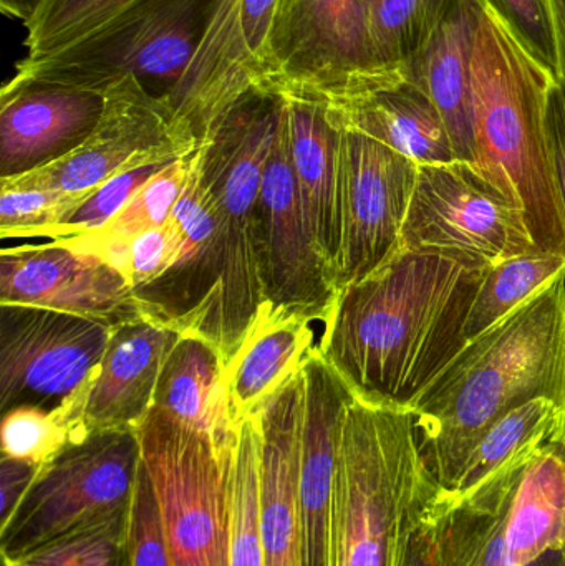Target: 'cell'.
Instances as JSON below:
<instances>
[{
  "label": "cell",
  "mask_w": 565,
  "mask_h": 566,
  "mask_svg": "<svg viewBox=\"0 0 565 566\" xmlns=\"http://www.w3.org/2000/svg\"><path fill=\"white\" fill-rule=\"evenodd\" d=\"M491 264L401 248L338 293L318 352L355 398L410 411L464 348L468 316Z\"/></svg>",
  "instance_id": "6da1fadb"
},
{
  "label": "cell",
  "mask_w": 565,
  "mask_h": 566,
  "mask_svg": "<svg viewBox=\"0 0 565 566\" xmlns=\"http://www.w3.org/2000/svg\"><path fill=\"white\" fill-rule=\"evenodd\" d=\"M189 155L172 159L161 171L156 172L105 228L93 234L103 238H129L138 232L165 226L185 188Z\"/></svg>",
  "instance_id": "8d00e7d4"
},
{
  "label": "cell",
  "mask_w": 565,
  "mask_h": 566,
  "mask_svg": "<svg viewBox=\"0 0 565 566\" xmlns=\"http://www.w3.org/2000/svg\"><path fill=\"white\" fill-rule=\"evenodd\" d=\"M524 454L464 494H435L431 499L427 517L437 534L441 566H511L504 552L501 512L514 468Z\"/></svg>",
  "instance_id": "484cf974"
},
{
  "label": "cell",
  "mask_w": 565,
  "mask_h": 566,
  "mask_svg": "<svg viewBox=\"0 0 565 566\" xmlns=\"http://www.w3.org/2000/svg\"><path fill=\"white\" fill-rule=\"evenodd\" d=\"M342 128L354 129L418 165L460 161L443 116L410 80L327 106Z\"/></svg>",
  "instance_id": "d4e9b609"
},
{
  "label": "cell",
  "mask_w": 565,
  "mask_h": 566,
  "mask_svg": "<svg viewBox=\"0 0 565 566\" xmlns=\"http://www.w3.org/2000/svg\"><path fill=\"white\" fill-rule=\"evenodd\" d=\"M483 0H454L427 42L408 60L407 78L417 85L443 116L460 161L477 168L471 56Z\"/></svg>",
  "instance_id": "603a6c76"
},
{
  "label": "cell",
  "mask_w": 565,
  "mask_h": 566,
  "mask_svg": "<svg viewBox=\"0 0 565 566\" xmlns=\"http://www.w3.org/2000/svg\"><path fill=\"white\" fill-rule=\"evenodd\" d=\"M42 0H0V10L10 19L20 20L23 25L39 12Z\"/></svg>",
  "instance_id": "ee69618b"
},
{
  "label": "cell",
  "mask_w": 565,
  "mask_h": 566,
  "mask_svg": "<svg viewBox=\"0 0 565 566\" xmlns=\"http://www.w3.org/2000/svg\"><path fill=\"white\" fill-rule=\"evenodd\" d=\"M565 271L564 255L534 251L491 265L478 289L468 316V342L510 315Z\"/></svg>",
  "instance_id": "f1b7e54d"
},
{
  "label": "cell",
  "mask_w": 565,
  "mask_h": 566,
  "mask_svg": "<svg viewBox=\"0 0 565 566\" xmlns=\"http://www.w3.org/2000/svg\"><path fill=\"white\" fill-rule=\"evenodd\" d=\"M546 129L554 179L565 219V83L561 78L554 82L547 98Z\"/></svg>",
  "instance_id": "60d3db41"
},
{
  "label": "cell",
  "mask_w": 565,
  "mask_h": 566,
  "mask_svg": "<svg viewBox=\"0 0 565 566\" xmlns=\"http://www.w3.org/2000/svg\"><path fill=\"white\" fill-rule=\"evenodd\" d=\"M138 436L172 566H231V462L222 464L206 436L156 408Z\"/></svg>",
  "instance_id": "9c48e42d"
},
{
  "label": "cell",
  "mask_w": 565,
  "mask_h": 566,
  "mask_svg": "<svg viewBox=\"0 0 565 566\" xmlns=\"http://www.w3.org/2000/svg\"><path fill=\"white\" fill-rule=\"evenodd\" d=\"M259 454L261 438L254 416L239 426L231 458V566H262L259 537Z\"/></svg>",
  "instance_id": "d6a6232c"
},
{
  "label": "cell",
  "mask_w": 565,
  "mask_h": 566,
  "mask_svg": "<svg viewBox=\"0 0 565 566\" xmlns=\"http://www.w3.org/2000/svg\"><path fill=\"white\" fill-rule=\"evenodd\" d=\"M312 325L302 319L271 322L259 316L226 368L229 411L236 428L301 371L308 353L317 346Z\"/></svg>",
  "instance_id": "4316f807"
},
{
  "label": "cell",
  "mask_w": 565,
  "mask_h": 566,
  "mask_svg": "<svg viewBox=\"0 0 565 566\" xmlns=\"http://www.w3.org/2000/svg\"><path fill=\"white\" fill-rule=\"evenodd\" d=\"M524 49L559 78V50L551 0H483Z\"/></svg>",
  "instance_id": "f35d334b"
},
{
  "label": "cell",
  "mask_w": 565,
  "mask_h": 566,
  "mask_svg": "<svg viewBox=\"0 0 565 566\" xmlns=\"http://www.w3.org/2000/svg\"><path fill=\"white\" fill-rule=\"evenodd\" d=\"M342 132L344 244L338 290L367 277L400 251L420 168L414 159L362 133Z\"/></svg>",
  "instance_id": "9a60e30c"
},
{
  "label": "cell",
  "mask_w": 565,
  "mask_h": 566,
  "mask_svg": "<svg viewBox=\"0 0 565 566\" xmlns=\"http://www.w3.org/2000/svg\"><path fill=\"white\" fill-rule=\"evenodd\" d=\"M181 333L142 316L113 333L76 416V441L103 429H138L155 408L163 366Z\"/></svg>",
  "instance_id": "44dd1931"
},
{
  "label": "cell",
  "mask_w": 565,
  "mask_h": 566,
  "mask_svg": "<svg viewBox=\"0 0 565 566\" xmlns=\"http://www.w3.org/2000/svg\"><path fill=\"white\" fill-rule=\"evenodd\" d=\"M564 441L563 406L547 398L524 402L511 409L484 434L454 488L450 492L437 494L447 497L464 494L523 452Z\"/></svg>",
  "instance_id": "83f0119b"
},
{
  "label": "cell",
  "mask_w": 565,
  "mask_h": 566,
  "mask_svg": "<svg viewBox=\"0 0 565 566\" xmlns=\"http://www.w3.org/2000/svg\"><path fill=\"white\" fill-rule=\"evenodd\" d=\"M0 235L55 239L56 231L86 195L56 189L0 186Z\"/></svg>",
  "instance_id": "d590c367"
},
{
  "label": "cell",
  "mask_w": 565,
  "mask_h": 566,
  "mask_svg": "<svg viewBox=\"0 0 565 566\" xmlns=\"http://www.w3.org/2000/svg\"><path fill=\"white\" fill-rule=\"evenodd\" d=\"M219 0H135L79 42L23 56L15 76L106 93L135 78L168 102L195 56Z\"/></svg>",
  "instance_id": "8992f818"
},
{
  "label": "cell",
  "mask_w": 565,
  "mask_h": 566,
  "mask_svg": "<svg viewBox=\"0 0 565 566\" xmlns=\"http://www.w3.org/2000/svg\"><path fill=\"white\" fill-rule=\"evenodd\" d=\"M171 161L172 159L149 163V165L138 166V168L118 172V175L106 179L73 209L72 214L56 231L55 239L73 238V235L86 234V232H95L105 228L128 205L129 199L138 192V189Z\"/></svg>",
  "instance_id": "74e56055"
},
{
  "label": "cell",
  "mask_w": 565,
  "mask_h": 566,
  "mask_svg": "<svg viewBox=\"0 0 565 566\" xmlns=\"http://www.w3.org/2000/svg\"><path fill=\"white\" fill-rule=\"evenodd\" d=\"M284 98L299 198L318 254L338 289L344 244V132L322 103Z\"/></svg>",
  "instance_id": "7402d4cb"
},
{
  "label": "cell",
  "mask_w": 565,
  "mask_h": 566,
  "mask_svg": "<svg viewBox=\"0 0 565 566\" xmlns=\"http://www.w3.org/2000/svg\"><path fill=\"white\" fill-rule=\"evenodd\" d=\"M556 80L483 2L471 56L477 169L520 202L534 245L565 258V219L546 129Z\"/></svg>",
  "instance_id": "3957f363"
},
{
  "label": "cell",
  "mask_w": 565,
  "mask_h": 566,
  "mask_svg": "<svg viewBox=\"0 0 565 566\" xmlns=\"http://www.w3.org/2000/svg\"><path fill=\"white\" fill-rule=\"evenodd\" d=\"M454 0H372L370 36L385 72L407 75L408 60L427 42Z\"/></svg>",
  "instance_id": "f546056e"
},
{
  "label": "cell",
  "mask_w": 565,
  "mask_h": 566,
  "mask_svg": "<svg viewBox=\"0 0 565 566\" xmlns=\"http://www.w3.org/2000/svg\"><path fill=\"white\" fill-rule=\"evenodd\" d=\"M282 96H242L196 146L221 231V275L195 335L211 343L226 368L264 310L258 254V206Z\"/></svg>",
  "instance_id": "277c9868"
},
{
  "label": "cell",
  "mask_w": 565,
  "mask_h": 566,
  "mask_svg": "<svg viewBox=\"0 0 565 566\" xmlns=\"http://www.w3.org/2000/svg\"><path fill=\"white\" fill-rule=\"evenodd\" d=\"M60 241L112 265L135 293L161 279L172 268L179 252V238L169 221L129 238H103L88 232Z\"/></svg>",
  "instance_id": "4dcf8cb0"
},
{
  "label": "cell",
  "mask_w": 565,
  "mask_h": 566,
  "mask_svg": "<svg viewBox=\"0 0 565 566\" xmlns=\"http://www.w3.org/2000/svg\"><path fill=\"white\" fill-rule=\"evenodd\" d=\"M196 146L165 98L151 95L138 80L126 78L105 93L102 119L82 146L45 168L0 179V186L90 195L118 172L182 158Z\"/></svg>",
  "instance_id": "4fadbf2b"
},
{
  "label": "cell",
  "mask_w": 565,
  "mask_h": 566,
  "mask_svg": "<svg viewBox=\"0 0 565 566\" xmlns=\"http://www.w3.org/2000/svg\"><path fill=\"white\" fill-rule=\"evenodd\" d=\"M73 441L75 418L69 406L52 411L36 406H19L2 415L0 446L3 458L42 468Z\"/></svg>",
  "instance_id": "e575fe53"
},
{
  "label": "cell",
  "mask_w": 565,
  "mask_h": 566,
  "mask_svg": "<svg viewBox=\"0 0 565 566\" xmlns=\"http://www.w3.org/2000/svg\"><path fill=\"white\" fill-rule=\"evenodd\" d=\"M118 326L73 313L0 303V409L69 406L75 418Z\"/></svg>",
  "instance_id": "30bf717a"
},
{
  "label": "cell",
  "mask_w": 565,
  "mask_h": 566,
  "mask_svg": "<svg viewBox=\"0 0 565 566\" xmlns=\"http://www.w3.org/2000/svg\"><path fill=\"white\" fill-rule=\"evenodd\" d=\"M547 398L565 408V271L470 339L411 406L418 451L450 492L504 415Z\"/></svg>",
  "instance_id": "7a4b0ae2"
},
{
  "label": "cell",
  "mask_w": 565,
  "mask_h": 566,
  "mask_svg": "<svg viewBox=\"0 0 565 566\" xmlns=\"http://www.w3.org/2000/svg\"><path fill=\"white\" fill-rule=\"evenodd\" d=\"M302 375L304 408L297 484L302 566H331L338 451L345 412L355 396L317 346L308 353Z\"/></svg>",
  "instance_id": "e0dca14e"
},
{
  "label": "cell",
  "mask_w": 565,
  "mask_h": 566,
  "mask_svg": "<svg viewBox=\"0 0 565 566\" xmlns=\"http://www.w3.org/2000/svg\"><path fill=\"white\" fill-rule=\"evenodd\" d=\"M304 375L285 382L254 412L259 454V537L262 566H302L297 484Z\"/></svg>",
  "instance_id": "ffe728a7"
},
{
  "label": "cell",
  "mask_w": 565,
  "mask_h": 566,
  "mask_svg": "<svg viewBox=\"0 0 565 566\" xmlns=\"http://www.w3.org/2000/svg\"><path fill=\"white\" fill-rule=\"evenodd\" d=\"M553 2L554 22H556L557 50H559V78L565 83V0Z\"/></svg>",
  "instance_id": "f6af8a7d"
},
{
  "label": "cell",
  "mask_w": 565,
  "mask_h": 566,
  "mask_svg": "<svg viewBox=\"0 0 565 566\" xmlns=\"http://www.w3.org/2000/svg\"><path fill=\"white\" fill-rule=\"evenodd\" d=\"M401 248L451 252L491 265L540 251L520 202L464 161L418 168Z\"/></svg>",
  "instance_id": "7c38bea8"
},
{
  "label": "cell",
  "mask_w": 565,
  "mask_h": 566,
  "mask_svg": "<svg viewBox=\"0 0 565 566\" xmlns=\"http://www.w3.org/2000/svg\"><path fill=\"white\" fill-rule=\"evenodd\" d=\"M155 408L201 432L219 461L231 462L239 428L229 411L226 363L211 343L181 333L163 366Z\"/></svg>",
  "instance_id": "cb8c5ba5"
},
{
  "label": "cell",
  "mask_w": 565,
  "mask_h": 566,
  "mask_svg": "<svg viewBox=\"0 0 565 566\" xmlns=\"http://www.w3.org/2000/svg\"><path fill=\"white\" fill-rule=\"evenodd\" d=\"M258 254L264 292L261 316L271 322L302 319L325 325L341 292L318 254L299 198L284 96L274 145L262 176Z\"/></svg>",
  "instance_id": "8fae6325"
},
{
  "label": "cell",
  "mask_w": 565,
  "mask_h": 566,
  "mask_svg": "<svg viewBox=\"0 0 565 566\" xmlns=\"http://www.w3.org/2000/svg\"><path fill=\"white\" fill-rule=\"evenodd\" d=\"M437 492L411 411L352 399L338 451L331 566H398Z\"/></svg>",
  "instance_id": "5b68a950"
},
{
  "label": "cell",
  "mask_w": 565,
  "mask_h": 566,
  "mask_svg": "<svg viewBox=\"0 0 565 566\" xmlns=\"http://www.w3.org/2000/svg\"><path fill=\"white\" fill-rule=\"evenodd\" d=\"M0 303L73 313L115 326L143 316L135 290L118 271L60 239L3 248Z\"/></svg>",
  "instance_id": "2e32d148"
},
{
  "label": "cell",
  "mask_w": 565,
  "mask_h": 566,
  "mask_svg": "<svg viewBox=\"0 0 565 566\" xmlns=\"http://www.w3.org/2000/svg\"><path fill=\"white\" fill-rule=\"evenodd\" d=\"M2 566H133L132 509L70 532Z\"/></svg>",
  "instance_id": "1f68e13d"
},
{
  "label": "cell",
  "mask_w": 565,
  "mask_h": 566,
  "mask_svg": "<svg viewBox=\"0 0 565 566\" xmlns=\"http://www.w3.org/2000/svg\"><path fill=\"white\" fill-rule=\"evenodd\" d=\"M135 0H42L27 23L25 56H42L79 42Z\"/></svg>",
  "instance_id": "836d02e7"
},
{
  "label": "cell",
  "mask_w": 565,
  "mask_h": 566,
  "mask_svg": "<svg viewBox=\"0 0 565 566\" xmlns=\"http://www.w3.org/2000/svg\"><path fill=\"white\" fill-rule=\"evenodd\" d=\"M370 3L279 0L269 42V92L334 106L407 80L375 60Z\"/></svg>",
  "instance_id": "ba28073f"
},
{
  "label": "cell",
  "mask_w": 565,
  "mask_h": 566,
  "mask_svg": "<svg viewBox=\"0 0 565 566\" xmlns=\"http://www.w3.org/2000/svg\"><path fill=\"white\" fill-rule=\"evenodd\" d=\"M39 469L19 459L0 458V524L15 511Z\"/></svg>",
  "instance_id": "b9f144b4"
},
{
  "label": "cell",
  "mask_w": 565,
  "mask_h": 566,
  "mask_svg": "<svg viewBox=\"0 0 565 566\" xmlns=\"http://www.w3.org/2000/svg\"><path fill=\"white\" fill-rule=\"evenodd\" d=\"M132 551L133 566H172L163 534L158 499L143 459L132 505Z\"/></svg>",
  "instance_id": "ab89813d"
},
{
  "label": "cell",
  "mask_w": 565,
  "mask_h": 566,
  "mask_svg": "<svg viewBox=\"0 0 565 566\" xmlns=\"http://www.w3.org/2000/svg\"><path fill=\"white\" fill-rule=\"evenodd\" d=\"M279 0H219L181 82L169 96L179 128L201 142L248 93L269 92Z\"/></svg>",
  "instance_id": "5bb4252c"
},
{
  "label": "cell",
  "mask_w": 565,
  "mask_h": 566,
  "mask_svg": "<svg viewBox=\"0 0 565 566\" xmlns=\"http://www.w3.org/2000/svg\"><path fill=\"white\" fill-rule=\"evenodd\" d=\"M398 566H441L437 534H435L433 524L427 517V509L411 528Z\"/></svg>",
  "instance_id": "7bdbcfd3"
},
{
  "label": "cell",
  "mask_w": 565,
  "mask_h": 566,
  "mask_svg": "<svg viewBox=\"0 0 565 566\" xmlns=\"http://www.w3.org/2000/svg\"><path fill=\"white\" fill-rule=\"evenodd\" d=\"M105 93L13 75L0 92V179L45 168L92 136Z\"/></svg>",
  "instance_id": "ac0fdd59"
},
{
  "label": "cell",
  "mask_w": 565,
  "mask_h": 566,
  "mask_svg": "<svg viewBox=\"0 0 565 566\" xmlns=\"http://www.w3.org/2000/svg\"><path fill=\"white\" fill-rule=\"evenodd\" d=\"M179 238L172 268L136 292L143 316L195 335L221 275V231L215 199L202 179L196 149L181 196L169 216Z\"/></svg>",
  "instance_id": "d6986e66"
},
{
  "label": "cell",
  "mask_w": 565,
  "mask_h": 566,
  "mask_svg": "<svg viewBox=\"0 0 565 566\" xmlns=\"http://www.w3.org/2000/svg\"><path fill=\"white\" fill-rule=\"evenodd\" d=\"M142 469L138 429H103L70 442L36 472L0 524L2 564L129 511Z\"/></svg>",
  "instance_id": "52a82bcc"
}]
</instances>
